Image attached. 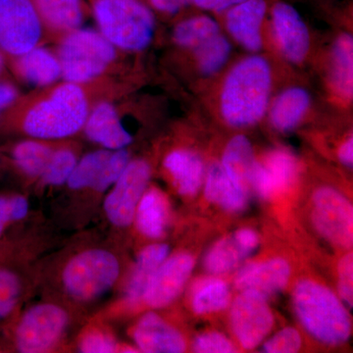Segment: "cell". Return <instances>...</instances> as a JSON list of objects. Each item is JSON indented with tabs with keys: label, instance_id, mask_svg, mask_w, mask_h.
Here are the masks:
<instances>
[{
	"label": "cell",
	"instance_id": "1",
	"mask_svg": "<svg viewBox=\"0 0 353 353\" xmlns=\"http://www.w3.org/2000/svg\"><path fill=\"white\" fill-rule=\"evenodd\" d=\"M272 69L268 60L253 54L234 65L223 83L220 111L228 125L253 126L262 120L270 105Z\"/></svg>",
	"mask_w": 353,
	"mask_h": 353
},
{
	"label": "cell",
	"instance_id": "2",
	"mask_svg": "<svg viewBox=\"0 0 353 353\" xmlns=\"http://www.w3.org/2000/svg\"><path fill=\"white\" fill-rule=\"evenodd\" d=\"M294 306L299 321L316 340L340 345L350 339V316L328 288L310 280L299 281L294 290Z\"/></svg>",
	"mask_w": 353,
	"mask_h": 353
},
{
	"label": "cell",
	"instance_id": "3",
	"mask_svg": "<svg viewBox=\"0 0 353 353\" xmlns=\"http://www.w3.org/2000/svg\"><path fill=\"white\" fill-rule=\"evenodd\" d=\"M88 113V99L82 88L78 83L67 82L30 109L23 129L37 139L67 138L85 126Z\"/></svg>",
	"mask_w": 353,
	"mask_h": 353
},
{
	"label": "cell",
	"instance_id": "4",
	"mask_svg": "<svg viewBox=\"0 0 353 353\" xmlns=\"http://www.w3.org/2000/svg\"><path fill=\"white\" fill-rule=\"evenodd\" d=\"M94 13L99 32L115 48L141 51L152 43L154 17L139 0H97Z\"/></svg>",
	"mask_w": 353,
	"mask_h": 353
},
{
	"label": "cell",
	"instance_id": "5",
	"mask_svg": "<svg viewBox=\"0 0 353 353\" xmlns=\"http://www.w3.org/2000/svg\"><path fill=\"white\" fill-rule=\"evenodd\" d=\"M115 48L94 30L78 28L69 32L58 50L61 76L78 85L94 80L115 59Z\"/></svg>",
	"mask_w": 353,
	"mask_h": 353
},
{
	"label": "cell",
	"instance_id": "6",
	"mask_svg": "<svg viewBox=\"0 0 353 353\" xmlns=\"http://www.w3.org/2000/svg\"><path fill=\"white\" fill-rule=\"evenodd\" d=\"M119 273V261L112 253L87 250L76 255L65 267L64 288L77 301H92L115 284Z\"/></svg>",
	"mask_w": 353,
	"mask_h": 353
},
{
	"label": "cell",
	"instance_id": "7",
	"mask_svg": "<svg viewBox=\"0 0 353 353\" xmlns=\"http://www.w3.org/2000/svg\"><path fill=\"white\" fill-rule=\"evenodd\" d=\"M43 25L32 0H0V50L20 57L38 46Z\"/></svg>",
	"mask_w": 353,
	"mask_h": 353
},
{
	"label": "cell",
	"instance_id": "8",
	"mask_svg": "<svg viewBox=\"0 0 353 353\" xmlns=\"http://www.w3.org/2000/svg\"><path fill=\"white\" fill-rule=\"evenodd\" d=\"M68 324L66 311L55 304L30 308L21 318L15 333L17 350L23 353L50 350L59 341Z\"/></svg>",
	"mask_w": 353,
	"mask_h": 353
},
{
	"label": "cell",
	"instance_id": "9",
	"mask_svg": "<svg viewBox=\"0 0 353 353\" xmlns=\"http://www.w3.org/2000/svg\"><path fill=\"white\" fill-rule=\"evenodd\" d=\"M312 201V221L317 231L334 245L343 248H352V203L338 190L328 187L316 190Z\"/></svg>",
	"mask_w": 353,
	"mask_h": 353
},
{
	"label": "cell",
	"instance_id": "10",
	"mask_svg": "<svg viewBox=\"0 0 353 353\" xmlns=\"http://www.w3.org/2000/svg\"><path fill=\"white\" fill-rule=\"evenodd\" d=\"M150 166L145 160L129 162L104 202L109 221L118 227H126L134 219L139 202L150 179Z\"/></svg>",
	"mask_w": 353,
	"mask_h": 353
},
{
	"label": "cell",
	"instance_id": "11",
	"mask_svg": "<svg viewBox=\"0 0 353 353\" xmlns=\"http://www.w3.org/2000/svg\"><path fill=\"white\" fill-rule=\"evenodd\" d=\"M231 322L241 347L253 350L271 331L274 316L266 299L253 292H243L232 305Z\"/></svg>",
	"mask_w": 353,
	"mask_h": 353
},
{
	"label": "cell",
	"instance_id": "12",
	"mask_svg": "<svg viewBox=\"0 0 353 353\" xmlns=\"http://www.w3.org/2000/svg\"><path fill=\"white\" fill-rule=\"evenodd\" d=\"M272 30L283 57L290 63H303L310 50V34L296 9L278 2L272 10Z\"/></svg>",
	"mask_w": 353,
	"mask_h": 353
},
{
	"label": "cell",
	"instance_id": "13",
	"mask_svg": "<svg viewBox=\"0 0 353 353\" xmlns=\"http://www.w3.org/2000/svg\"><path fill=\"white\" fill-rule=\"evenodd\" d=\"M194 266V257L189 253L165 259L146 287L143 296L145 303L152 308L169 305L182 292Z\"/></svg>",
	"mask_w": 353,
	"mask_h": 353
},
{
	"label": "cell",
	"instance_id": "14",
	"mask_svg": "<svg viewBox=\"0 0 353 353\" xmlns=\"http://www.w3.org/2000/svg\"><path fill=\"white\" fill-rule=\"evenodd\" d=\"M266 10L265 0H246L227 10L228 32L250 52L257 53L263 46L262 25Z\"/></svg>",
	"mask_w": 353,
	"mask_h": 353
},
{
	"label": "cell",
	"instance_id": "15",
	"mask_svg": "<svg viewBox=\"0 0 353 353\" xmlns=\"http://www.w3.org/2000/svg\"><path fill=\"white\" fill-rule=\"evenodd\" d=\"M290 276V267L282 259H273L243 267L234 284L241 292H250L268 299L285 289Z\"/></svg>",
	"mask_w": 353,
	"mask_h": 353
},
{
	"label": "cell",
	"instance_id": "16",
	"mask_svg": "<svg viewBox=\"0 0 353 353\" xmlns=\"http://www.w3.org/2000/svg\"><path fill=\"white\" fill-rule=\"evenodd\" d=\"M297 172L299 164L292 153L285 150H273L267 154L263 162H259L252 194L269 199L292 185Z\"/></svg>",
	"mask_w": 353,
	"mask_h": 353
},
{
	"label": "cell",
	"instance_id": "17",
	"mask_svg": "<svg viewBox=\"0 0 353 353\" xmlns=\"http://www.w3.org/2000/svg\"><path fill=\"white\" fill-rule=\"evenodd\" d=\"M257 234L250 229H241L222 239L205 257L206 269L215 275L233 270L259 246Z\"/></svg>",
	"mask_w": 353,
	"mask_h": 353
},
{
	"label": "cell",
	"instance_id": "18",
	"mask_svg": "<svg viewBox=\"0 0 353 353\" xmlns=\"http://www.w3.org/2000/svg\"><path fill=\"white\" fill-rule=\"evenodd\" d=\"M134 339L139 350L148 353H180L185 350V341L180 332L155 313H146L134 330Z\"/></svg>",
	"mask_w": 353,
	"mask_h": 353
},
{
	"label": "cell",
	"instance_id": "19",
	"mask_svg": "<svg viewBox=\"0 0 353 353\" xmlns=\"http://www.w3.org/2000/svg\"><path fill=\"white\" fill-rule=\"evenodd\" d=\"M83 128L90 141L108 150H122L132 143V136L122 124L119 114L108 102H101L88 113Z\"/></svg>",
	"mask_w": 353,
	"mask_h": 353
},
{
	"label": "cell",
	"instance_id": "20",
	"mask_svg": "<svg viewBox=\"0 0 353 353\" xmlns=\"http://www.w3.org/2000/svg\"><path fill=\"white\" fill-rule=\"evenodd\" d=\"M221 165L230 178L248 196L252 194L253 181L259 161L255 158L250 139L243 134L234 137L225 148Z\"/></svg>",
	"mask_w": 353,
	"mask_h": 353
},
{
	"label": "cell",
	"instance_id": "21",
	"mask_svg": "<svg viewBox=\"0 0 353 353\" xmlns=\"http://www.w3.org/2000/svg\"><path fill=\"white\" fill-rule=\"evenodd\" d=\"M311 108V95L305 88H285L269 105V120L272 127L279 132H287L296 129Z\"/></svg>",
	"mask_w": 353,
	"mask_h": 353
},
{
	"label": "cell",
	"instance_id": "22",
	"mask_svg": "<svg viewBox=\"0 0 353 353\" xmlns=\"http://www.w3.org/2000/svg\"><path fill=\"white\" fill-rule=\"evenodd\" d=\"M329 83L334 94L345 101L352 99L353 39L343 32L334 39L330 52Z\"/></svg>",
	"mask_w": 353,
	"mask_h": 353
},
{
	"label": "cell",
	"instance_id": "23",
	"mask_svg": "<svg viewBox=\"0 0 353 353\" xmlns=\"http://www.w3.org/2000/svg\"><path fill=\"white\" fill-rule=\"evenodd\" d=\"M164 167L180 194L192 196L199 192L203 183L205 168L196 152L189 150H173L165 158Z\"/></svg>",
	"mask_w": 353,
	"mask_h": 353
},
{
	"label": "cell",
	"instance_id": "24",
	"mask_svg": "<svg viewBox=\"0 0 353 353\" xmlns=\"http://www.w3.org/2000/svg\"><path fill=\"white\" fill-rule=\"evenodd\" d=\"M204 178V194L208 201L231 212H240L245 208L248 194L230 178L221 163L211 164Z\"/></svg>",
	"mask_w": 353,
	"mask_h": 353
},
{
	"label": "cell",
	"instance_id": "25",
	"mask_svg": "<svg viewBox=\"0 0 353 353\" xmlns=\"http://www.w3.org/2000/svg\"><path fill=\"white\" fill-rule=\"evenodd\" d=\"M16 69L26 82L39 87L51 85L61 76L58 57L38 46L18 57Z\"/></svg>",
	"mask_w": 353,
	"mask_h": 353
},
{
	"label": "cell",
	"instance_id": "26",
	"mask_svg": "<svg viewBox=\"0 0 353 353\" xmlns=\"http://www.w3.org/2000/svg\"><path fill=\"white\" fill-rule=\"evenodd\" d=\"M169 246L157 243L145 248L138 256L126 288V297L131 303H139L152 276L168 257Z\"/></svg>",
	"mask_w": 353,
	"mask_h": 353
},
{
	"label": "cell",
	"instance_id": "27",
	"mask_svg": "<svg viewBox=\"0 0 353 353\" xmlns=\"http://www.w3.org/2000/svg\"><path fill=\"white\" fill-rule=\"evenodd\" d=\"M137 227L141 234L150 239L164 236L168 223V202L161 192L152 189L143 194L137 208Z\"/></svg>",
	"mask_w": 353,
	"mask_h": 353
},
{
	"label": "cell",
	"instance_id": "28",
	"mask_svg": "<svg viewBox=\"0 0 353 353\" xmlns=\"http://www.w3.org/2000/svg\"><path fill=\"white\" fill-rule=\"evenodd\" d=\"M34 3L41 19L53 29L71 32L82 24L81 0H34Z\"/></svg>",
	"mask_w": 353,
	"mask_h": 353
},
{
	"label": "cell",
	"instance_id": "29",
	"mask_svg": "<svg viewBox=\"0 0 353 353\" xmlns=\"http://www.w3.org/2000/svg\"><path fill=\"white\" fill-rule=\"evenodd\" d=\"M230 290L220 279H204L192 290V306L197 314L218 312L230 303Z\"/></svg>",
	"mask_w": 353,
	"mask_h": 353
},
{
	"label": "cell",
	"instance_id": "30",
	"mask_svg": "<svg viewBox=\"0 0 353 353\" xmlns=\"http://www.w3.org/2000/svg\"><path fill=\"white\" fill-rule=\"evenodd\" d=\"M220 25L208 16H196L182 21L173 31L176 46L194 50L204 41L220 34Z\"/></svg>",
	"mask_w": 353,
	"mask_h": 353
},
{
	"label": "cell",
	"instance_id": "31",
	"mask_svg": "<svg viewBox=\"0 0 353 353\" xmlns=\"http://www.w3.org/2000/svg\"><path fill=\"white\" fill-rule=\"evenodd\" d=\"M192 51L199 71L202 75L212 76L227 63L231 55L232 46L229 39L220 32Z\"/></svg>",
	"mask_w": 353,
	"mask_h": 353
},
{
	"label": "cell",
	"instance_id": "32",
	"mask_svg": "<svg viewBox=\"0 0 353 353\" xmlns=\"http://www.w3.org/2000/svg\"><path fill=\"white\" fill-rule=\"evenodd\" d=\"M12 155L14 162L26 175L38 176L46 170L52 150L38 141H25L14 148Z\"/></svg>",
	"mask_w": 353,
	"mask_h": 353
},
{
	"label": "cell",
	"instance_id": "33",
	"mask_svg": "<svg viewBox=\"0 0 353 353\" xmlns=\"http://www.w3.org/2000/svg\"><path fill=\"white\" fill-rule=\"evenodd\" d=\"M110 154L108 150H103L85 155L76 164L71 176H69L67 181L69 187L74 190L94 187Z\"/></svg>",
	"mask_w": 353,
	"mask_h": 353
},
{
	"label": "cell",
	"instance_id": "34",
	"mask_svg": "<svg viewBox=\"0 0 353 353\" xmlns=\"http://www.w3.org/2000/svg\"><path fill=\"white\" fill-rule=\"evenodd\" d=\"M77 164L76 155L68 150L52 152L50 162L43 175V181L48 185H60L68 181Z\"/></svg>",
	"mask_w": 353,
	"mask_h": 353
},
{
	"label": "cell",
	"instance_id": "35",
	"mask_svg": "<svg viewBox=\"0 0 353 353\" xmlns=\"http://www.w3.org/2000/svg\"><path fill=\"white\" fill-rule=\"evenodd\" d=\"M21 283L13 272L0 269V320L14 310L19 301Z\"/></svg>",
	"mask_w": 353,
	"mask_h": 353
},
{
	"label": "cell",
	"instance_id": "36",
	"mask_svg": "<svg viewBox=\"0 0 353 353\" xmlns=\"http://www.w3.org/2000/svg\"><path fill=\"white\" fill-rule=\"evenodd\" d=\"M129 162V153L124 148L111 153L108 161L104 165L101 176H99L92 188L97 192H104L108 190L120 178Z\"/></svg>",
	"mask_w": 353,
	"mask_h": 353
},
{
	"label": "cell",
	"instance_id": "37",
	"mask_svg": "<svg viewBox=\"0 0 353 353\" xmlns=\"http://www.w3.org/2000/svg\"><path fill=\"white\" fill-rule=\"evenodd\" d=\"M301 334L294 328H285L279 332L263 345V352L268 353H294L301 347Z\"/></svg>",
	"mask_w": 353,
	"mask_h": 353
},
{
	"label": "cell",
	"instance_id": "38",
	"mask_svg": "<svg viewBox=\"0 0 353 353\" xmlns=\"http://www.w3.org/2000/svg\"><path fill=\"white\" fill-rule=\"evenodd\" d=\"M194 350L201 353H230L236 352V348L224 334L206 333L197 336Z\"/></svg>",
	"mask_w": 353,
	"mask_h": 353
},
{
	"label": "cell",
	"instance_id": "39",
	"mask_svg": "<svg viewBox=\"0 0 353 353\" xmlns=\"http://www.w3.org/2000/svg\"><path fill=\"white\" fill-rule=\"evenodd\" d=\"M339 292L350 308L353 303V257L348 253L339 263Z\"/></svg>",
	"mask_w": 353,
	"mask_h": 353
},
{
	"label": "cell",
	"instance_id": "40",
	"mask_svg": "<svg viewBox=\"0 0 353 353\" xmlns=\"http://www.w3.org/2000/svg\"><path fill=\"white\" fill-rule=\"evenodd\" d=\"M80 350L85 353H108L116 350L115 341L102 332L94 331L83 336Z\"/></svg>",
	"mask_w": 353,
	"mask_h": 353
},
{
	"label": "cell",
	"instance_id": "41",
	"mask_svg": "<svg viewBox=\"0 0 353 353\" xmlns=\"http://www.w3.org/2000/svg\"><path fill=\"white\" fill-rule=\"evenodd\" d=\"M17 88L12 83H0V115L17 99Z\"/></svg>",
	"mask_w": 353,
	"mask_h": 353
},
{
	"label": "cell",
	"instance_id": "42",
	"mask_svg": "<svg viewBox=\"0 0 353 353\" xmlns=\"http://www.w3.org/2000/svg\"><path fill=\"white\" fill-rule=\"evenodd\" d=\"M13 221L11 196H0V236L3 234L8 223Z\"/></svg>",
	"mask_w": 353,
	"mask_h": 353
},
{
	"label": "cell",
	"instance_id": "43",
	"mask_svg": "<svg viewBox=\"0 0 353 353\" xmlns=\"http://www.w3.org/2000/svg\"><path fill=\"white\" fill-rule=\"evenodd\" d=\"M150 2L158 11L167 14H176L185 6L183 0H150Z\"/></svg>",
	"mask_w": 353,
	"mask_h": 353
},
{
	"label": "cell",
	"instance_id": "44",
	"mask_svg": "<svg viewBox=\"0 0 353 353\" xmlns=\"http://www.w3.org/2000/svg\"><path fill=\"white\" fill-rule=\"evenodd\" d=\"M339 159L345 166L352 168L353 164V139L350 137L343 141L339 150Z\"/></svg>",
	"mask_w": 353,
	"mask_h": 353
},
{
	"label": "cell",
	"instance_id": "45",
	"mask_svg": "<svg viewBox=\"0 0 353 353\" xmlns=\"http://www.w3.org/2000/svg\"><path fill=\"white\" fill-rule=\"evenodd\" d=\"M245 1L246 0H221L220 3L216 7L215 11L218 13H222L224 11L229 10L232 7L238 6V4Z\"/></svg>",
	"mask_w": 353,
	"mask_h": 353
},
{
	"label": "cell",
	"instance_id": "46",
	"mask_svg": "<svg viewBox=\"0 0 353 353\" xmlns=\"http://www.w3.org/2000/svg\"><path fill=\"white\" fill-rule=\"evenodd\" d=\"M221 0H192L194 4L199 8L205 9V10H214Z\"/></svg>",
	"mask_w": 353,
	"mask_h": 353
},
{
	"label": "cell",
	"instance_id": "47",
	"mask_svg": "<svg viewBox=\"0 0 353 353\" xmlns=\"http://www.w3.org/2000/svg\"><path fill=\"white\" fill-rule=\"evenodd\" d=\"M4 70V60L3 57H2L1 52H0V77L2 76V73H3Z\"/></svg>",
	"mask_w": 353,
	"mask_h": 353
},
{
	"label": "cell",
	"instance_id": "48",
	"mask_svg": "<svg viewBox=\"0 0 353 353\" xmlns=\"http://www.w3.org/2000/svg\"><path fill=\"white\" fill-rule=\"evenodd\" d=\"M183 3L185 4V6H187V4H189L190 2H192V0H183Z\"/></svg>",
	"mask_w": 353,
	"mask_h": 353
}]
</instances>
